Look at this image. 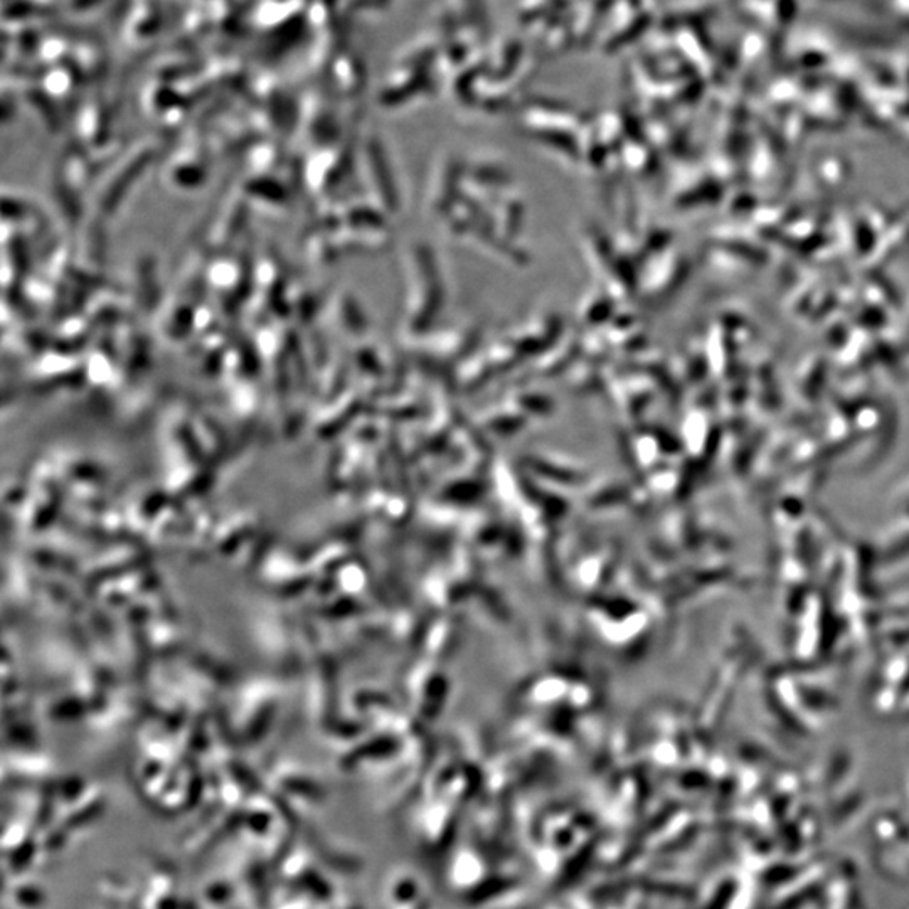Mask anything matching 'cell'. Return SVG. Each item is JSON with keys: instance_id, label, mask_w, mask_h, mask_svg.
<instances>
[{"instance_id": "obj_2", "label": "cell", "mask_w": 909, "mask_h": 909, "mask_svg": "<svg viewBox=\"0 0 909 909\" xmlns=\"http://www.w3.org/2000/svg\"><path fill=\"white\" fill-rule=\"evenodd\" d=\"M457 164L452 159H445L438 167L437 176L430 180V189H428V206L438 213H445L443 210V201L453 198V188L455 184L453 180L457 179ZM430 210V211H431Z\"/></svg>"}, {"instance_id": "obj_3", "label": "cell", "mask_w": 909, "mask_h": 909, "mask_svg": "<svg viewBox=\"0 0 909 909\" xmlns=\"http://www.w3.org/2000/svg\"><path fill=\"white\" fill-rule=\"evenodd\" d=\"M614 300L610 295H590L583 305V320L588 326H598L610 318Z\"/></svg>"}, {"instance_id": "obj_1", "label": "cell", "mask_w": 909, "mask_h": 909, "mask_svg": "<svg viewBox=\"0 0 909 909\" xmlns=\"http://www.w3.org/2000/svg\"><path fill=\"white\" fill-rule=\"evenodd\" d=\"M409 274H412V293H409V332L413 336H424L428 327L438 317V312L445 302V283L442 269L438 265L437 256L430 248L418 243L412 248L409 256Z\"/></svg>"}]
</instances>
